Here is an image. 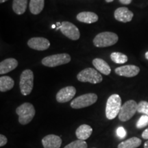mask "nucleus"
Here are the masks:
<instances>
[{
    "label": "nucleus",
    "mask_w": 148,
    "mask_h": 148,
    "mask_svg": "<svg viewBox=\"0 0 148 148\" xmlns=\"http://www.w3.org/2000/svg\"><path fill=\"white\" fill-rule=\"evenodd\" d=\"M16 113L18 116L19 123L21 125H27L33 119L36 111L32 103L25 102L16 108Z\"/></svg>",
    "instance_id": "nucleus-1"
},
{
    "label": "nucleus",
    "mask_w": 148,
    "mask_h": 148,
    "mask_svg": "<svg viewBox=\"0 0 148 148\" xmlns=\"http://www.w3.org/2000/svg\"><path fill=\"white\" fill-rule=\"evenodd\" d=\"M121 99L117 94L108 97L106 105V116L109 120L114 119L118 115L121 108Z\"/></svg>",
    "instance_id": "nucleus-2"
},
{
    "label": "nucleus",
    "mask_w": 148,
    "mask_h": 148,
    "mask_svg": "<svg viewBox=\"0 0 148 148\" xmlns=\"http://www.w3.org/2000/svg\"><path fill=\"white\" fill-rule=\"evenodd\" d=\"M119 40L117 34L111 32H101L94 38L93 44L97 47H106L116 44Z\"/></svg>",
    "instance_id": "nucleus-3"
},
{
    "label": "nucleus",
    "mask_w": 148,
    "mask_h": 148,
    "mask_svg": "<svg viewBox=\"0 0 148 148\" xmlns=\"http://www.w3.org/2000/svg\"><path fill=\"white\" fill-rule=\"evenodd\" d=\"M19 86L23 95H28L31 93L34 86V73L30 69H25L20 76Z\"/></svg>",
    "instance_id": "nucleus-4"
},
{
    "label": "nucleus",
    "mask_w": 148,
    "mask_h": 148,
    "mask_svg": "<svg viewBox=\"0 0 148 148\" xmlns=\"http://www.w3.org/2000/svg\"><path fill=\"white\" fill-rule=\"evenodd\" d=\"M77 79L79 82H89L91 84H98L102 81V76L96 69L86 68L83 69L77 75Z\"/></svg>",
    "instance_id": "nucleus-5"
},
{
    "label": "nucleus",
    "mask_w": 148,
    "mask_h": 148,
    "mask_svg": "<svg viewBox=\"0 0 148 148\" xmlns=\"http://www.w3.org/2000/svg\"><path fill=\"white\" fill-rule=\"evenodd\" d=\"M70 61H71V56L68 53H63L45 57L42 60V64L48 67H55V66L69 63Z\"/></svg>",
    "instance_id": "nucleus-6"
},
{
    "label": "nucleus",
    "mask_w": 148,
    "mask_h": 148,
    "mask_svg": "<svg viewBox=\"0 0 148 148\" xmlns=\"http://www.w3.org/2000/svg\"><path fill=\"white\" fill-rule=\"evenodd\" d=\"M97 100V95L95 93H86L73 99L70 106L73 109H80L90 106Z\"/></svg>",
    "instance_id": "nucleus-7"
},
{
    "label": "nucleus",
    "mask_w": 148,
    "mask_h": 148,
    "mask_svg": "<svg viewBox=\"0 0 148 148\" xmlns=\"http://www.w3.org/2000/svg\"><path fill=\"white\" fill-rule=\"evenodd\" d=\"M138 103L134 100H128L122 105L119 113V119L121 121H128L137 112Z\"/></svg>",
    "instance_id": "nucleus-8"
},
{
    "label": "nucleus",
    "mask_w": 148,
    "mask_h": 148,
    "mask_svg": "<svg viewBox=\"0 0 148 148\" xmlns=\"http://www.w3.org/2000/svg\"><path fill=\"white\" fill-rule=\"evenodd\" d=\"M56 29H60V32L64 36L73 40H78L80 36V33L77 27L74 24L69 21H63L60 26L57 27Z\"/></svg>",
    "instance_id": "nucleus-9"
},
{
    "label": "nucleus",
    "mask_w": 148,
    "mask_h": 148,
    "mask_svg": "<svg viewBox=\"0 0 148 148\" xmlns=\"http://www.w3.org/2000/svg\"><path fill=\"white\" fill-rule=\"evenodd\" d=\"M76 93L74 86H69L61 88L56 94V101L59 103H65L72 99Z\"/></svg>",
    "instance_id": "nucleus-10"
},
{
    "label": "nucleus",
    "mask_w": 148,
    "mask_h": 148,
    "mask_svg": "<svg viewBox=\"0 0 148 148\" xmlns=\"http://www.w3.org/2000/svg\"><path fill=\"white\" fill-rule=\"evenodd\" d=\"M27 45L31 49L37 51H44L47 49L50 46V42L43 37H34L27 41Z\"/></svg>",
    "instance_id": "nucleus-11"
},
{
    "label": "nucleus",
    "mask_w": 148,
    "mask_h": 148,
    "mask_svg": "<svg viewBox=\"0 0 148 148\" xmlns=\"http://www.w3.org/2000/svg\"><path fill=\"white\" fill-rule=\"evenodd\" d=\"M116 74L120 76H124L127 77H132L137 75L140 72L139 67L136 65H124L116 68Z\"/></svg>",
    "instance_id": "nucleus-12"
},
{
    "label": "nucleus",
    "mask_w": 148,
    "mask_h": 148,
    "mask_svg": "<svg viewBox=\"0 0 148 148\" xmlns=\"http://www.w3.org/2000/svg\"><path fill=\"white\" fill-rule=\"evenodd\" d=\"M114 16L118 21L127 23L132 21L134 14L126 7H120L114 11Z\"/></svg>",
    "instance_id": "nucleus-13"
},
{
    "label": "nucleus",
    "mask_w": 148,
    "mask_h": 148,
    "mask_svg": "<svg viewBox=\"0 0 148 148\" xmlns=\"http://www.w3.org/2000/svg\"><path fill=\"white\" fill-rule=\"evenodd\" d=\"M44 148H60L62 145V139L55 134H49L42 139Z\"/></svg>",
    "instance_id": "nucleus-14"
},
{
    "label": "nucleus",
    "mask_w": 148,
    "mask_h": 148,
    "mask_svg": "<svg viewBox=\"0 0 148 148\" xmlns=\"http://www.w3.org/2000/svg\"><path fill=\"white\" fill-rule=\"evenodd\" d=\"M18 66V61L14 58H7L5 60L1 61L0 63V74L8 73L14 69H16Z\"/></svg>",
    "instance_id": "nucleus-15"
},
{
    "label": "nucleus",
    "mask_w": 148,
    "mask_h": 148,
    "mask_svg": "<svg viewBox=\"0 0 148 148\" xmlns=\"http://www.w3.org/2000/svg\"><path fill=\"white\" fill-rule=\"evenodd\" d=\"M92 129L90 125L86 124H83L79 125L75 131L76 137L79 140H86L92 134Z\"/></svg>",
    "instance_id": "nucleus-16"
},
{
    "label": "nucleus",
    "mask_w": 148,
    "mask_h": 148,
    "mask_svg": "<svg viewBox=\"0 0 148 148\" xmlns=\"http://www.w3.org/2000/svg\"><path fill=\"white\" fill-rule=\"evenodd\" d=\"M76 18L77 21L82 23L90 24L98 21V16L92 12H82L77 14Z\"/></svg>",
    "instance_id": "nucleus-17"
},
{
    "label": "nucleus",
    "mask_w": 148,
    "mask_h": 148,
    "mask_svg": "<svg viewBox=\"0 0 148 148\" xmlns=\"http://www.w3.org/2000/svg\"><path fill=\"white\" fill-rule=\"evenodd\" d=\"M93 66L97 71L104 75H108L110 73L111 69L108 64L101 58H95L92 62Z\"/></svg>",
    "instance_id": "nucleus-18"
},
{
    "label": "nucleus",
    "mask_w": 148,
    "mask_h": 148,
    "mask_svg": "<svg viewBox=\"0 0 148 148\" xmlns=\"http://www.w3.org/2000/svg\"><path fill=\"white\" fill-rule=\"evenodd\" d=\"M141 140L137 137H132L120 143L117 148H137L141 145Z\"/></svg>",
    "instance_id": "nucleus-19"
},
{
    "label": "nucleus",
    "mask_w": 148,
    "mask_h": 148,
    "mask_svg": "<svg viewBox=\"0 0 148 148\" xmlns=\"http://www.w3.org/2000/svg\"><path fill=\"white\" fill-rule=\"evenodd\" d=\"M14 80L9 76H1L0 77V91L6 92L13 88Z\"/></svg>",
    "instance_id": "nucleus-20"
},
{
    "label": "nucleus",
    "mask_w": 148,
    "mask_h": 148,
    "mask_svg": "<svg viewBox=\"0 0 148 148\" xmlns=\"http://www.w3.org/2000/svg\"><path fill=\"white\" fill-rule=\"evenodd\" d=\"M27 5V0H13L12 10L16 14L21 15L26 10Z\"/></svg>",
    "instance_id": "nucleus-21"
},
{
    "label": "nucleus",
    "mask_w": 148,
    "mask_h": 148,
    "mask_svg": "<svg viewBox=\"0 0 148 148\" xmlns=\"http://www.w3.org/2000/svg\"><path fill=\"white\" fill-rule=\"evenodd\" d=\"M45 5V0H30L29 11L33 14H38L41 12Z\"/></svg>",
    "instance_id": "nucleus-22"
},
{
    "label": "nucleus",
    "mask_w": 148,
    "mask_h": 148,
    "mask_svg": "<svg viewBox=\"0 0 148 148\" xmlns=\"http://www.w3.org/2000/svg\"><path fill=\"white\" fill-rule=\"evenodd\" d=\"M110 58L116 64L125 63L128 60L127 56L121 52H112L110 54Z\"/></svg>",
    "instance_id": "nucleus-23"
},
{
    "label": "nucleus",
    "mask_w": 148,
    "mask_h": 148,
    "mask_svg": "<svg viewBox=\"0 0 148 148\" xmlns=\"http://www.w3.org/2000/svg\"><path fill=\"white\" fill-rule=\"evenodd\" d=\"M88 145L85 140H76L66 145L64 148H87Z\"/></svg>",
    "instance_id": "nucleus-24"
},
{
    "label": "nucleus",
    "mask_w": 148,
    "mask_h": 148,
    "mask_svg": "<svg viewBox=\"0 0 148 148\" xmlns=\"http://www.w3.org/2000/svg\"><path fill=\"white\" fill-rule=\"evenodd\" d=\"M137 112L148 116V102L146 101H140L138 103Z\"/></svg>",
    "instance_id": "nucleus-25"
},
{
    "label": "nucleus",
    "mask_w": 148,
    "mask_h": 148,
    "mask_svg": "<svg viewBox=\"0 0 148 148\" xmlns=\"http://www.w3.org/2000/svg\"><path fill=\"white\" fill-rule=\"evenodd\" d=\"M148 125V116L145 115V114H143L139 119L138 120L137 123L136 124V127L138 129H141L143 128Z\"/></svg>",
    "instance_id": "nucleus-26"
},
{
    "label": "nucleus",
    "mask_w": 148,
    "mask_h": 148,
    "mask_svg": "<svg viewBox=\"0 0 148 148\" xmlns=\"http://www.w3.org/2000/svg\"><path fill=\"white\" fill-rule=\"evenodd\" d=\"M116 134L119 138H123L126 136V131L123 127H119L116 130Z\"/></svg>",
    "instance_id": "nucleus-27"
},
{
    "label": "nucleus",
    "mask_w": 148,
    "mask_h": 148,
    "mask_svg": "<svg viewBox=\"0 0 148 148\" xmlns=\"http://www.w3.org/2000/svg\"><path fill=\"white\" fill-rule=\"evenodd\" d=\"M8 142V139L5 137L4 135L1 134L0 135V147H3Z\"/></svg>",
    "instance_id": "nucleus-28"
},
{
    "label": "nucleus",
    "mask_w": 148,
    "mask_h": 148,
    "mask_svg": "<svg viewBox=\"0 0 148 148\" xmlns=\"http://www.w3.org/2000/svg\"><path fill=\"white\" fill-rule=\"evenodd\" d=\"M141 136H142V138H143V139L148 140V127L143 131V133H142Z\"/></svg>",
    "instance_id": "nucleus-29"
},
{
    "label": "nucleus",
    "mask_w": 148,
    "mask_h": 148,
    "mask_svg": "<svg viewBox=\"0 0 148 148\" xmlns=\"http://www.w3.org/2000/svg\"><path fill=\"white\" fill-rule=\"evenodd\" d=\"M132 0H119L120 3H122V4H125V5H128L132 2Z\"/></svg>",
    "instance_id": "nucleus-30"
},
{
    "label": "nucleus",
    "mask_w": 148,
    "mask_h": 148,
    "mask_svg": "<svg viewBox=\"0 0 148 148\" xmlns=\"http://www.w3.org/2000/svg\"><path fill=\"white\" fill-rule=\"evenodd\" d=\"M144 148H148V140L144 143Z\"/></svg>",
    "instance_id": "nucleus-31"
},
{
    "label": "nucleus",
    "mask_w": 148,
    "mask_h": 148,
    "mask_svg": "<svg viewBox=\"0 0 148 148\" xmlns=\"http://www.w3.org/2000/svg\"><path fill=\"white\" fill-rule=\"evenodd\" d=\"M145 58H146V59H147V60H148V51H147V52L145 53Z\"/></svg>",
    "instance_id": "nucleus-32"
},
{
    "label": "nucleus",
    "mask_w": 148,
    "mask_h": 148,
    "mask_svg": "<svg viewBox=\"0 0 148 148\" xmlns=\"http://www.w3.org/2000/svg\"><path fill=\"white\" fill-rule=\"evenodd\" d=\"M105 1H106L107 3H110V2H112L114 0H105Z\"/></svg>",
    "instance_id": "nucleus-33"
},
{
    "label": "nucleus",
    "mask_w": 148,
    "mask_h": 148,
    "mask_svg": "<svg viewBox=\"0 0 148 148\" xmlns=\"http://www.w3.org/2000/svg\"><path fill=\"white\" fill-rule=\"evenodd\" d=\"M8 1V0H0V3H3L5 2V1Z\"/></svg>",
    "instance_id": "nucleus-34"
},
{
    "label": "nucleus",
    "mask_w": 148,
    "mask_h": 148,
    "mask_svg": "<svg viewBox=\"0 0 148 148\" xmlns=\"http://www.w3.org/2000/svg\"><path fill=\"white\" fill-rule=\"evenodd\" d=\"M52 27H53V28H56V25H52Z\"/></svg>",
    "instance_id": "nucleus-35"
}]
</instances>
